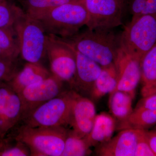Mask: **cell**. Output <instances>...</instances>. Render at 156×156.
Returning <instances> with one entry per match:
<instances>
[{
  "label": "cell",
  "instance_id": "cell-1",
  "mask_svg": "<svg viewBox=\"0 0 156 156\" xmlns=\"http://www.w3.org/2000/svg\"><path fill=\"white\" fill-rule=\"evenodd\" d=\"M75 50L98 63L101 67L113 64L119 47L112 29H88L64 39Z\"/></svg>",
  "mask_w": 156,
  "mask_h": 156
},
{
  "label": "cell",
  "instance_id": "cell-2",
  "mask_svg": "<svg viewBox=\"0 0 156 156\" xmlns=\"http://www.w3.org/2000/svg\"><path fill=\"white\" fill-rule=\"evenodd\" d=\"M34 18L41 23L47 34L67 39L75 35L86 25L88 14L79 0L56 7Z\"/></svg>",
  "mask_w": 156,
  "mask_h": 156
},
{
  "label": "cell",
  "instance_id": "cell-3",
  "mask_svg": "<svg viewBox=\"0 0 156 156\" xmlns=\"http://www.w3.org/2000/svg\"><path fill=\"white\" fill-rule=\"evenodd\" d=\"M13 27L21 57L27 62L39 63L46 54L47 34L41 23L21 9Z\"/></svg>",
  "mask_w": 156,
  "mask_h": 156
},
{
  "label": "cell",
  "instance_id": "cell-4",
  "mask_svg": "<svg viewBox=\"0 0 156 156\" xmlns=\"http://www.w3.org/2000/svg\"><path fill=\"white\" fill-rule=\"evenodd\" d=\"M67 131L64 127H30L23 126L16 136L27 146L30 156H61Z\"/></svg>",
  "mask_w": 156,
  "mask_h": 156
},
{
  "label": "cell",
  "instance_id": "cell-5",
  "mask_svg": "<svg viewBox=\"0 0 156 156\" xmlns=\"http://www.w3.org/2000/svg\"><path fill=\"white\" fill-rule=\"evenodd\" d=\"M156 42V16L151 15L131 20L119 39L120 48L140 61Z\"/></svg>",
  "mask_w": 156,
  "mask_h": 156
},
{
  "label": "cell",
  "instance_id": "cell-6",
  "mask_svg": "<svg viewBox=\"0 0 156 156\" xmlns=\"http://www.w3.org/2000/svg\"><path fill=\"white\" fill-rule=\"evenodd\" d=\"M75 92L62 94L42 104L24 118V126L64 127L69 124Z\"/></svg>",
  "mask_w": 156,
  "mask_h": 156
},
{
  "label": "cell",
  "instance_id": "cell-7",
  "mask_svg": "<svg viewBox=\"0 0 156 156\" xmlns=\"http://www.w3.org/2000/svg\"><path fill=\"white\" fill-rule=\"evenodd\" d=\"M46 50L52 74L61 81L68 82L73 87L76 66L71 46L64 39L47 34Z\"/></svg>",
  "mask_w": 156,
  "mask_h": 156
},
{
  "label": "cell",
  "instance_id": "cell-8",
  "mask_svg": "<svg viewBox=\"0 0 156 156\" xmlns=\"http://www.w3.org/2000/svg\"><path fill=\"white\" fill-rule=\"evenodd\" d=\"M88 14L89 29H112L122 24L124 7L117 0H80Z\"/></svg>",
  "mask_w": 156,
  "mask_h": 156
},
{
  "label": "cell",
  "instance_id": "cell-9",
  "mask_svg": "<svg viewBox=\"0 0 156 156\" xmlns=\"http://www.w3.org/2000/svg\"><path fill=\"white\" fill-rule=\"evenodd\" d=\"M62 82L52 74L18 93L22 104V119L37 107L60 95Z\"/></svg>",
  "mask_w": 156,
  "mask_h": 156
},
{
  "label": "cell",
  "instance_id": "cell-10",
  "mask_svg": "<svg viewBox=\"0 0 156 156\" xmlns=\"http://www.w3.org/2000/svg\"><path fill=\"white\" fill-rule=\"evenodd\" d=\"M140 62L119 47L114 62L117 84L112 93L122 91L128 93L134 99L136 87L140 80Z\"/></svg>",
  "mask_w": 156,
  "mask_h": 156
},
{
  "label": "cell",
  "instance_id": "cell-11",
  "mask_svg": "<svg viewBox=\"0 0 156 156\" xmlns=\"http://www.w3.org/2000/svg\"><path fill=\"white\" fill-rule=\"evenodd\" d=\"M22 115V104L18 94L5 83L0 84V139L5 138Z\"/></svg>",
  "mask_w": 156,
  "mask_h": 156
},
{
  "label": "cell",
  "instance_id": "cell-12",
  "mask_svg": "<svg viewBox=\"0 0 156 156\" xmlns=\"http://www.w3.org/2000/svg\"><path fill=\"white\" fill-rule=\"evenodd\" d=\"M96 115L94 103L75 92L69 124L73 131L80 137H85L92 130Z\"/></svg>",
  "mask_w": 156,
  "mask_h": 156
},
{
  "label": "cell",
  "instance_id": "cell-13",
  "mask_svg": "<svg viewBox=\"0 0 156 156\" xmlns=\"http://www.w3.org/2000/svg\"><path fill=\"white\" fill-rule=\"evenodd\" d=\"M139 129L122 130L116 136L97 147L100 156H134Z\"/></svg>",
  "mask_w": 156,
  "mask_h": 156
},
{
  "label": "cell",
  "instance_id": "cell-14",
  "mask_svg": "<svg viewBox=\"0 0 156 156\" xmlns=\"http://www.w3.org/2000/svg\"><path fill=\"white\" fill-rule=\"evenodd\" d=\"M70 45L75 54L76 66L73 87L90 93L95 81L101 72L102 67L97 62L82 54Z\"/></svg>",
  "mask_w": 156,
  "mask_h": 156
},
{
  "label": "cell",
  "instance_id": "cell-15",
  "mask_svg": "<svg viewBox=\"0 0 156 156\" xmlns=\"http://www.w3.org/2000/svg\"><path fill=\"white\" fill-rule=\"evenodd\" d=\"M117 121L114 117L102 112L95 116L92 130L83 137L89 147H98L112 138L116 129Z\"/></svg>",
  "mask_w": 156,
  "mask_h": 156
},
{
  "label": "cell",
  "instance_id": "cell-16",
  "mask_svg": "<svg viewBox=\"0 0 156 156\" xmlns=\"http://www.w3.org/2000/svg\"><path fill=\"white\" fill-rule=\"evenodd\" d=\"M50 75L48 70L40 63L27 62L21 71L8 82V85L18 94L26 87L43 80Z\"/></svg>",
  "mask_w": 156,
  "mask_h": 156
},
{
  "label": "cell",
  "instance_id": "cell-17",
  "mask_svg": "<svg viewBox=\"0 0 156 156\" xmlns=\"http://www.w3.org/2000/svg\"><path fill=\"white\" fill-rule=\"evenodd\" d=\"M143 97L156 93V45L144 56L140 62Z\"/></svg>",
  "mask_w": 156,
  "mask_h": 156
},
{
  "label": "cell",
  "instance_id": "cell-18",
  "mask_svg": "<svg viewBox=\"0 0 156 156\" xmlns=\"http://www.w3.org/2000/svg\"><path fill=\"white\" fill-rule=\"evenodd\" d=\"M156 122V110L134 108L127 118L117 122V130L127 129L146 130Z\"/></svg>",
  "mask_w": 156,
  "mask_h": 156
},
{
  "label": "cell",
  "instance_id": "cell-19",
  "mask_svg": "<svg viewBox=\"0 0 156 156\" xmlns=\"http://www.w3.org/2000/svg\"><path fill=\"white\" fill-rule=\"evenodd\" d=\"M117 84V74L114 64L102 67L101 72L94 83L90 95L95 100L100 99L105 95L111 93L115 89Z\"/></svg>",
  "mask_w": 156,
  "mask_h": 156
},
{
  "label": "cell",
  "instance_id": "cell-20",
  "mask_svg": "<svg viewBox=\"0 0 156 156\" xmlns=\"http://www.w3.org/2000/svg\"><path fill=\"white\" fill-rule=\"evenodd\" d=\"M133 98L127 93L117 91L110 94L109 107L113 115L118 121L126 119L133 112Z\"/></svg>",
  "mask_w": 156,
  "mask_h": 156
},
{
  "label": "cell",
  "instance_id": "cell-21",
  "mask_svg": "<svg viewBox=\"0 0 156 156\" xmlns=\"http://www.w3.org/2000/svg\"><path fill=\"white\" fill-rule=\"evenodd\" d=\"M77 1L79 0H17L23 8V11L34 18L56 7Z\"/></svg>",
  "mask_w": 156,
  "mask_h": 156
},
{
  "label": "cell",
  "instance_id": "cell-22",
  "mask_svg": "<svg viewBox=\"0 0 156 156\" xmlns=\"http://www.w3.org/2000/svg\"><path fill=\"white\" fill-rule=\"evenodd\" d=\"M91 153L90 147L83 137L78 136L73 130L67 131L61 156H84L89 155Z\"/></svg>",
  "mask_w": 156,
  "mask_h": 156
},
{
  "label": "cell",
  "instance_id": "cell-23",
  "mask_svg": "<svg viewBox=\"0 0 156 156\" xmlns=\"http://www.w3.org/2000/svg\"><path fill=\"white\" fill-rule=\"evenodd\" d=\"M0 48L14 59L19 56V44L13 26L0 27Z\"/></svg>",
  "mask_w": 156,
  "mask_h": 156
},
{
  "label": "cell",
  "instance_id": "cell-24",
  "mask_svg": "<svg viewBox=\"0 0 156 156\" xmlns=\"http://www.w3.org/2000/svg\"><path fill=\"white\" fill-rule=\"evenodd\" d=\"M21 8L9 1L0 5V27L13 26Z\"/></svg>",
  "mask_w": 156,
  "mask_h": 156
},
{
  "label": "cell",
  "instance_id": "cell-25",
  "mask_svg": "<svg viewBox=\"0 0 156 156\" xmlns=\"http://www.w3.org/2000/svg\"><path fill=\"white\" fill-rule=\"evenodd\" d=\"M16 60L0 59V83L9 82L17 73Z\"/></svg>",
  "mask_w": 156,
  "mask_h": 156
},
{
  "label": "cell",
  "instance_id": "cell-26",
  "mask_svg": "<svg viewBox=\"0 0 156 156\" xmlns=\"http://www.w3.org/2000/svg\"><path fill=\"white\" fill-rule=\"evenodd\" d=\"M144 137L143 130L139 129L138 139L134 156H155Z\"/></svg>",
  "mask_w": 156,
  "mask_h": 156
},
{
  "label": "cell",
  "instance_id": "cell-27",
  "mask_svg": "<svg viewBox=\"0 0 156 156\" xmlns=\"http://www.w3.org/2000/svg\"><path fill=\"white\" fill-rule=\"evenodd\" d=\"M16 145L6 148L0 152V156H30V151L27 146L20 141H17Z\"/></svg>",
  "mask_w": 156,
  "mask_h": 156
},
{
  "label": "cell",
  "instance_id": "cell-28",
  "mask_svg": "<svg viewBox=\"0 0 156 156\" xmlns=\"http://www.w3.org/2000/svg\"><path fill=\"white\" fill-rule=\"evenodd\" d=\"M143 98L137 104L135 108L156 110V93Z\"/></svg>",
  "mask_w": 156,
  "mask_h": 156
},
{
  "label": "cell",
  "instance_id": "cell-29",
  "mask_svg": "<svg viewBox=\"0 0 156 156\" xmlns=\"http://www.w3.org/2000/svg\"><path fill=\"white\" fill-rule=\"evenodd\" d=\"M146 0H131L130 10L132 14V20H134L140 17L144 9Z\"/></svg>",
  "mask_w": 156,
  "mask_h": 156
},
{
  "label": "cell",
  "instance_id": "cell-30",
  "mask_svg": "<svg viewBox=\"0 0 156 156\" xmlns=\"http://www.w3.org/2000/svg\"><path fill=\"white\" fill-rule=\"evenodd\" d=\"M144 137L154 154L156 156V131L155 130L147 131L143 130Z\"/></svg>",
  "mask_w": 156,
  "mask_h": 156
},
{
  "label": "cell",
  "instance_id": "cell-31",
  "mask_svg": "<svg viewBox=\"0 0 156 156\" xmlns=\"http://www.w3.org/2000/svg\"><path fill=\"white\" fill-rule=\"evenodd\" d=\"M145 15L156 16V0H146L141 16Z\"/></svg>",
  "mask_w": 156,
  "mask_h": 156
},
{
  "label": "cell",
  "instance_id": "cell-32",
  "mask_svg": "<svg viewBox=\"0 0 156 156\" xmlns=\"http://www.w3.org/2000/svg\"><path fill=\"white\" fill-rule=\"evenodd\" d=\"M8 144H9L8 140L7 138H5L3 139H0V152L9 147Z\"/></svg>",
  "mask_w": 156,
  "mask_h": 156
},
{
  "label": "cell",
  "instance_id": "cell-33",
  "mask_svg": "<svg viewBox=\"0 0 156 156\" xmlns=\"http://www.w3.org/2000/svg\"><path fill=\"white\" fill-rule=\"evenodd\" d=\"M0 59H12V60H16V59H14L9 56V54H7L5 52H4L3 50L0 48Z\"/></svg>",
  "mask_w": 156,
  "mask_h": 156
},
{
  "label": "cell",
  "instance_id": "cell-34",
  "mask_svg": "<svg viewBox=\"0 0 156 156\" xmlns=\"http://www.w3.org/2000/svg\"><path fill=\"white\" fill-rule=\"evenodd\" d=\"M124 7L126 0H117Z\"/></svg>",
  "mask_w": 156,
  "mask_h": 156
},
{
  "label": "cell",
  "instance_id": "cell-35",
  "mask_svg": "<svg viewBox=\"0 0 156 156\" xmlns=\"http://www.w3.org/2000/svg\"><path fill=\"white\" fill-rule=\"evenodd\" d=\"M8 1V0H0V5L7 2Z\"/></svg>",
  "mask_w": 156,
  "mask_h": 156
},
{
  "label": "cell",
  "instance_id": "cell-36",
  "mask_svg": "<svg viewBox=\"0 0 156 156\" xmlns=\"http://www.w3.org/2000/svg\"><path fill=\"white\" fill-rule=\"evenodd\" d=\"M9 2H13L15 1H17V0H8Z\"/></svg>",
  "mask_w": 156,
  "mask_h": 156
},
{
  "label": "cell",
  "instance_id": "cell-37",
  "mask_svg": "<svg viewBox=\"0 0 156 156\" xmlns=\"http://www.w3.org/2000/svg\"><path fill=\"white\" fill-rule=\"evenodd\" d=\"M2 83H0V84H2Z\"/></svg>",
  "mask_w": 156,
  "mask_h": 156
}]
</instances>
